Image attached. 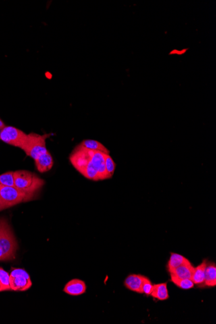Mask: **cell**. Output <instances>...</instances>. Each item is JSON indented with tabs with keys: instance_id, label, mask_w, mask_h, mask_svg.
<instances>
[{
	"instance_id": "cell-1",
	"label": "cell",
	"mask_w": 216,
	"mask_h": 324,
	"mask_svg": "<svg viewBox=\"0 0 216 324\" xmlns=\"http://www.w3.org/2000/svg\"><path fill=\"white\" fill-rule=\"evenodd\" d=\"M92 150L77 146L72 152L69 160L75 169L86 179L99 181L98 171L92 162Z\"/></svg>"
},
{
	"instance_id": "cell-2",
	"label": "cell",
	"mask_w": 216,
	"mask_h": 324,
	"mask_svg": "<svg viewBox=\"0 0 216 324\" xmlns=\"http://www.w3.org/2000/svg\"><path fill=\"white\" fill-rule=\"evenodd\" d=\"M15 186L26 194H34L42 188L45 181L28 170L14 171Z\"/></svg>"
},
{
	"instance_id": "cell-3",
	"label": "cell",
	"mask_w": 216,
	"mask_h": 324,
	"mask_svg": "<svg viewBox=\"0 0 216 324\" xmlns=\"http://www.w3.org/2000/svg\"><path fill=\"white\" fill-rule=\"evenodd\" d=\"M0 248L6 257L7 261L15 259L18 244L8 221L3 218L0 219Z\"/></svg>"
},
{
	"instance_id": "cell-4",
	"label": "cell",
	"mask_w": 216,
	"mask_h": 324,
	"mask_svg": "<svg viewBox=\"0 0 216 324\" xmlns=\"http://www.w3.org/2000/svg\"><path fill=\"white\" fill-rule=\"evenodd\" d=\"M34 194H26L15 186L0 185V203L3 209H7L21 202L31 200Z\"/></svg>"
},
{
	"instance_id": "cell-5",
	"label": "cell",
	"mask_w": 216,
	"mask_h": 324,
	"mask_svg": "<svg viewBox=\"0 0 216 324\" xmlns=\"http://www.w3.org/2000/svg\"><path fill=\"white\" fill-rule=\"evenodd\" d=\"M51 134L43 136L36 134H28V140L22 149L27 155L35 160L42 154L47 152L46 148V139Z\"/></svg>"
},
{
	"instance_id": "cell-6",
	"label": "cell",
	"mask_w": 216,
	"mask_h": 324,
	"mask_svg": "<svg viewBox=\"0 0 216 324\" xmlns=\"http://www.w3.org/2000/svg\"><path fill=\"white\" fill-rule=\"evenodd\" d=\"M9 281L11 290L16 292L28 291L32 285L31 279L28 272L20 268L12 269L9 274Z\"/></svg>"
},
{
	"instance_id": "cell-7",
	"label": "cell",
	"mask_w": 216,
	"mask_h": 324,
	"mask_svg": "<svg viewBox=\"0 0 216 324\" xmlns=\"http://www.w3.org/2000/svg\"><path fill=\"white\" fill-rule=\"evenodd\" d=\"M28 138V134L13 126H5L0 132V139L21 149L26 144Z\"/></svg>"
},
{
	"instance_id": "cell-8",
	"label": "cell",
	"mask_w": 216,
	"mask_h": 324,
	"mask_svg": "<svg viewBox=\"0 0 216 324\" xmlns=\"http://www.w3.org/2000/svg\"><path fill=\"white\" fill-rule=\"evenodd\" d=\"M92 162L98 171L99 181L109 179L106 171L104 154L100 152L92 151Z\"/></svg>"
},
{
	"instance_id": "cell-9",
	"label": "cell",
	"mask_w": 216,
	"mask_h": 324,
	"mask_svg": "<svg viewBox=\"0 0 216 324\" xmlns=\"http://www.w3.org/2000/svg\"><path fill=\"white\" fill-rule=\"evenodd\" d=\"M86 285L84 281L79 279H73L65 284L63 292L71 296H80L86 291Z\"/></svg>"
},
{
	"instance_id": "cell-10",
	"label": "cell",
	"mask_w": 216,
	"mask_h": 324,
	"mask_svg": "<svg viewBox=\"0 0 216 324\" xmlns=\"http://www.w3.org/2000/svg\"><path fill=\"white\" fill-rule=\"evenodd\" d=\"M34 161H35L36 169L41 173L49 171L53 167L54 163L53 157L48 151L40 155Z\"/></svg>"
},
{
	"instance_id": "cell-11",
	"label": "cell",
	"mask_w": 216,
	"mask_h": 324,
	"mask_svg": "<svg viewBox=\"0 0 216 324\" xmlns=\"http://www.w3.org/2000/svg\"><path fill=\"white\" fill-rule=\"evenodd\" d=\"M194 271V267L188 260L186 263H183L176 269H173L172 271L170 272V274L179 278L192 279Z\"/></svg>"
},
{
	"instance_id": "cell-12",
	"label": "cell",
	"mask_w": 216,
	"mask_h": 324,
	"mask_svg": "<svg viewBox=\"0 0 216 324\" xmlns=\"http://www.w3.org/2000/svg\"><path fill=\"white\" fill-rule=\"evenodd\" d=\"M144 276L140 275H129L124 280V285L129 290L142 294V285Z\"/></svg>"
},
{
	"instance_id": "cell-13",
	"label": "cell",
	"mask_w": 216,
	"mask_h": 324,
	"mask_svg": "<svg viewBox=\"0 0 216 324\" xmlns=\"http://www.w3.org/2000/svg\"><path fill=\"white\" fill-rule=\"evenodd\" d=\"M78 146L86 148V149L92 150V151L102 152L104 154H110L109 150L105 146L95 140H84Z\"/></svg>"
},
{
	"instance_id": "cell-14",
	"label": "cell",
	"mask_w": 216,
	"mask_h": 324,
	"mask_svg": "<svg viewBox=\"0 0 216 324\" xmlns=\"http://www.w3.org/2000/svg\"><path fill=\"white\" fill-rule=\"evenodd\" d=\"M202 286L214 287L216 286V266L214 263L206 266L205 276Z\"/></svg>"
},
{
	"instance_id": "cell-15",
	"label": "cell",
	"mask_w": 216,
	"mask_h": 324,
	"mask_svg": "<svg viewBox=\"0 0 216 324\" xmlns=\"http://www.w3.org/2000/svg\"><path fill=\"white\" fill-rule=\"evenodd\" d=\"M150 296L161 301L168 300L169 298V294L167 288V283L154 285L153 291Z\"/></svg>"
},
{
	"instance_id": "cell-16",
	"label": "cell",
	"mask_w": 216,
	"mask_h": 324,
	"mask_svg": "<svg viewBox=\"0 0 216 324\" xmlns=\"http://www.w3.org/2000/svg\"><path fill=\"white\" fill-rule=\"evenodd\" d=\"M206 266H207V262H206V260H204L200 265H198L197 267H194V273H193L192 279H191L194 284L203 285Z\"/></svg>"
},
{
	"instance_id": "cell-17",
	"label": "cell",
	"mask_w": 216,
	"mask_h": 324,
	"mask_svg": "<svg viewBox=\"0 0 216 324\" xmlns=\"http://www.w3.org/2000/svg\"><path fill=\"white\" fill-rule=\"evenodd\" d=\"M188 261V259H186V258L181 255V254L171 253L169 261L167 264L168 271L170 273L173 269H176L177 267Z\"/></svg>"
},
{
	"instance_id": "cell-18",
	"label": "cell",
	"mask_w": 216,
	"mask_h": 324,
	"mask_svg": "<svg viewBox=\"0 0 216 324\" xmlns=\"http://www.w3.org/2000/svg\"><path fill=\"white\" fill-rule=\"evenodd\" d=\"M12 291L9 281V273L0 267V293Z\"/></svg>"
},
{
	"instance_id": "cell-19",
	"label": "cell",
	"mask_w": 216,
	"mask_h": 324,
	"mask_svg": "<svg viewBox=\"0 0 216 324\" xmlns=\"http://www.w3.org/2000/svg\"><path fill=\"white\" fill-rule=\"evenodd\" d=\"M170 277L171 281L179 288L186 290V289H190L194 287L195 284L191 279L179 278L172 275H170Z\"/></svg>"
},
{
	"instance_id": "cell-20",
	"label": "cell",
	"mask_w": 216,
	"mask_h": 324,
	"mask_svg": "<svg viewBox=\"0 0 216 324\" xmlns=\"http://www.w3.org/2000/svg\"><path fill=\"white\" fill-rule=\"evenodd\" d=\"M104 159H105L106 171H107L109 178L110 179L114 174L115 169H116V164L113 161L112 157L109 155V154H104Z\"/></svg>"
},
{
	"instance_id": "cell-21",
	"label": "cell",
	"mask_w": 216,
	"mask_h": 324,
	"mask_svg": "<svg viewBox=\"0 0 216 324\" xmlns=\"http://www.w3.org/2000/svg\"><path fill=\"white\" fill-rule=\"evenodd\" d=\"M0 185L6 186H15L14 171L0 175Z\"/></svg>"
},
{
	"instance_id": "cell-22",
	"label": "cell",
	"mask_w": 216,
	"mask_h": 324,
	"mask_svg": "<svg viewBox=\"0 0 216 324\" xmlns=\"http://www.w3.org/2000/svg\"><path fill=\"white\" fill-rule=\"evenodd\" d=\"M154 285L152 284L151 281L148 278L144 277L143 278V282L142 285V294H145L146 296H150L152 291H153Z\"/></svg>"
},
{
	"instance_id": "cell-23",
	"label": "cell",
	"mask_w": 216,
	"mask_h": 324,
	"mask_svg": "<svg viewBox=\"0 0 216 324\" xmlns=\"http://www.w3.org/2000/svg\"><path fill=\"white\" fill-rule=\"evenodd\" d=\"M3 261H7L6 257H5L2 250L0 248V262Z\"/></svg>"
},
{
	"instance_id": "cell-24",
	"label": "cell",
	"mask_w": 216,
	"mask_h": 324,
	"mask_svg": "<svg viewBox=\"0 0 216 324\" xmlns=\"http://www.w3.org/2000/svg\"><path fill=\"white\" fill-rule=\"evenodd\" d=\"M5 124L4 123L2 122L1 120H0V129H3L5 127Z\"/></svg>"
},
{
	"instance_id": "cell-25",
	"label": "cell",
	"mask_w": 216,
	"mask_h": 324,
	"mask_svg": "<svg viewBox=\"0 0 216 324\" xmlns=\"http://www.w3.org/2000/svg\"><path fill=\"white\" fill-rule=\"evenodd\" d=\"M4 210V209H3V206H2V205H1V203H0V211H1V210Z\"/></svg>"
}]
</instances>
